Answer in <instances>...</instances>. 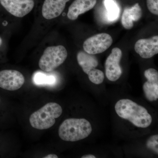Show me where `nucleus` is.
<instances>
[{
    "label": "nucleus",
    "mask_w": 158,
    "mask_h": 158,
    "mask_svg": "<svg viewBox=\"0 0 158 158\" xmlns=\"http://www.w3.org/2000/svg\"><path fill=\"white\" fill-rule=\"evenodd\" d=\"M92 131L91 124L87 119L69 118L60 125L59 135L63 141L74 142L87 138Z\"/></svg>",
    "instance_id": "nucleus-2"
},
{
    "label": "nucleus",
    "mask_w": 158,
    "mask_h": 158,
    "mask_svg": "<svg viewBox=\"0 0 158 158\" xmlns=\"http://www.w3.org/2000/svg\"><path fill=\"white\" fill-rule=\"evenodd\" d=\"M0 102H1V99H0Z\"/></svg>",
    "instance_id": "nucleus-22"
},
{
    "label": "nucleus",
    "mask_w": 158,
    "mask_h": 158,
    "mask_svg": "<svg viewBox=\"0 0 158 158\" xmlns=\"http://www.w3.org/2000/svg\"><path fill=\"white\" fill-rule=\"evenodd\" d=\"M67 56L68 52L63 46L48 47L40 59V68L45 72L53 71L65 62Z\"/></svg>",
    "instance_id": "nucleus-4"
},
{
    "label": "nucleus",
    "mask_w": 158,
    "mask_h": 158,
    "mask_svg": "<svg viewBox=\"0 0 158 158\" xmlns=\"http://www.w3.org/2000/svg\"><path fill=\"white\" fill-rule=\"evenodd\" d=\"M115 109L119 117L128 120L137 127L145 128L152 122V117L145 108L128 99L118 101Z\"/></svg>",
    "instance_id": "nucleus-1"
},
{
    "label": "nucleus",
    "mask_w": 158,
    "mask_h": 158,
    "mask_svg": "<svg viewBox=\"0 0 158 158\" xmlns=\"http://www.w3.org/2000/svg\"><path fill=\"white\" fill-rule=\"evenodd\" d=\"M144 77L147 79L143 85L145 97L149 101H156L158 98V72L154 69H146Z\"/></svg>",
    "instance_id": "nucleus-10"
},
{
    "label": "nucleus",
    "mask_w": 158,
    "mask_h": 158,
    "mask_svg": "<svg viewBox=\"0 0 158 158\" xmlns=\"http://www.w3.org/2000/svg\"><path fill=\"white\" fill-rule=\"evenodd\" d=\"M25 81L24 77L18 71L6 69L0 71V88L3 89L10 91L18 90Z\"/></svg>",
    "instance_id": "nucleus-9"
},
{
    "label": "nucleus",
    "mask_w": 158,
    "mask_h": 158,
    "mask_svg": "<svg viewBox=\"0 0 158 158\" xmlns=\"http://www.w3.org/2000/svg\"><path fill=\"white\" fill-rule=\"evenodd\" d=\"M135 49L143 59L152 58L158 53V36L138 40L135 44Z\"/></svg>",
    "instance_id": "nucleus-11"
},
{
    "label": "nucleus",
    "mask_w": 158,
    "mask_h": 158,
    "mask_svg": "<svg viewBox=\"0 0 158 158\" xmlns=\"http://www.w3.org/2000/svg\"><path fill=\"white\" fill-rule=\"evenodd\" d=\"M148 9L152 14L158 15V0H147Z\"/></svg>",
    "instance_id": "nucleus-18"
},
{
    "label": "nucleus",
    "mask_w": 158,
    "mask_h": 158,
    "mask_svg": "<svg viewBox=\"0 0 158 158\" xmlns=\"http://www.w3.org/2000/svg\"><path fill=\"white\" fill-rule=\"evenodd\" d=\"M77 60L83 71L88 75L90 81L95 85H100L103 83L104 74L101 70L95 68L98 62L95 56L80 51L77 54Z\"/></svg>",
    "instance_id": "nucleus-5"
},
{
    "label": "nucleus",
    "mask_w": 158,
    "mask_h": 158,
    "mask_svg": "<svg viewBox=\"0 0 158 158\" xmlns=\"http://www.w3.org/2000/svg\"><path fill=\"white\" fill-rule=\"evenodd\" d=\"M0 4L9 13L18 18L28 14L35 6L34 0H0Z\"/></svg>",
    "instance_id": "nucleus-7"
},
{
    "label": "nucleus",
    "mask_w": 158,
    "mask_h": 158,
    "mask_svg": "<svg viewBox=\"0 0 158 158\" xmlns=\"http://www.w3.org/2000/svg\"><path fill=\"white\" fill-rule=\"evenodd\" d=\"M62 109L56 103L50 102L32 113L30 123L32 127L38 130L48 129L56 123V119L62 115Z\"/></svg>",
    "instance_id": "nucleus-3"
},
{
    "label": "nucleus",
    "mask_w": 158,
    "mask_h": 158,
    "mask_svg": "<svg viewBox=\"0 0 158 158\" xmlns=\"http://www.w3.org/2000/svg\"><path fill=\"white\" fill-rule=\"evenodd\" d=\"M70 0H44L41 13L43 17L50 20L59 17L64 11L67 2Z\"/></svg>",
    "instance_id": "nucleus-12"
},
{
    "label": "nucleus",
    "mask_w": 158,
    "mask_h": 158,
    "mask_svg": "<svg viewBox=\"0 0 158 158\" xmlns=\"http://www.w3.org/2000/svg\"><path fill=\"white\" fill-rule=\"evenodd\" d=\"M97 0H74L69 8L67 17L71 20H75L80 15L93 9Z\"/></svg>",
    "instance_id": "nucleus-13"
},
{
    "label": "nucleus",
    "mask_w": 158,
    "mask_h": 158,
    "mask_svg": "<svg viewBox=\"0 0 158 158\" xmlns=\"http://www.w3.org/2000/svg\"><path fill=\"white\" fill-rule=\"evenodd\" d=\"M142 10L139 3H137L131 8L124 9L122 16V24L127 30L132 28L134 22L138 21L142 17Z\"/></svg>",
    "instance_id": "nucleus-14"
},
{
    "label": "nucleus",
    "mask_w": 158,
    "mask_h": 158,
    "mask_svg": "<svg viewBox=\"0 0 158 158\" xmlns=\"http://www.w3.org/2000/svg\"><path fill=\"white\" fill-rule=\"evenodd\" d=\"M82 158H95L96 157L93 155L89 154L86 155L82 156Z\"/></svg>",
    "instance_id": "nucleus-20"
},
{
    "label": "nucleus",
    "mask_w": 158,
    "mask_h": 158,
    "mask_svg": "<svg viewBox=\"0 0 158 158\" xmlns=\"http://www.w3.org/2000/svg\"><path fill=\"white\" fill-rule=\"evenodd\" d=\"M146 147L157 155L158 154V135L152 136L146 142Z\"/></svg>",
    "instance_id": "nucleus-17"
},
{
    "label": "nucleus",
    "mask_w": 158,
    "mask_h": 158,
    "mask_svg": "<svg viewBox=\"0 0 158 158\" xmlns=\"http://www.w3.org/2000/svg\"><path fill=\"white\" fill-rule=\"evenodd\" d=\"M113 42V38L110 34L101 33L94 35L86 40L83 44V48L86 52L96 55L107 50Z\"/></svg>",
    "instance_id": "nucleus-6"
},
{
    "label": "nucleus",
    "mask_w": 158,
    "mask_h": 158,
    "mask_svg": "<svg viewBox=\"0 0 158 158\" xmlns=\"http://www.w3.org/2000/svg\"><path fill=\"white\" fill-rule=\"evenodd\" d=\"M2 38H1V37H0V46L2 45Z\"/></svg>",
    "instance_id": "nucleus-21"
},
{
    "label": "nucleus",
    "mask_w": 158,
    "mask_h": 158,
    "mask_svg": "<svg viewBox=\"0 0 158 158\" xmlns=\"http://www.w3.org/2000/svg\"><path fill=\"white\" fill-rule=\"evenodd\" d=\"M33 81L38 85H54L56 81L54 75L47 74L41 72H37L34 74Z\"/></svg>",
    "instance_id": "nucleus-15"
},
{
    "label": "nucleus",
    "mask_w": 158,
    "mask_h": 158,
    "mask_svg": "<svg viewBox=\"0 0 158 158\" xmlns=\"http://www.w3.org/2000/svg\"><path fill=\"white\" fill-rule=\"evenodd\" d=\"M105 5L107 10L108 19L113 21L117 19L119 15V9L113 0H105Z\"/></svg>",
    "instance_id": "nucleus-16"
},
{
    "label": "nucleus",
    "mask_w": 158,
    "mask_h": 158,
    "mask_svg": "<svg viewBox=\"0 0 158 158\" xmlns=\"http://www.w3.org/2000/svg\"><path fill=\"white\" fill-rule=\"evenodd\" d=\"M58 156L54 154H49L48 155L45 156L44 158H58Z\"/></svg>",
    "instance_id": "nucleus-19"
},
{
    "label": "nucleus",
    "mask_w": 158,
    "mask_h": 158,
    "mask_svg": "<svg viewBox=\"0 0 158 158\" xmlns=\"http://www.w3.org/2000/svg\"><path fill=\"white\" fill-rule=\"evenodd\" d=\"M122 56L121 50L118 48L112 49L105 62L106 76L108 80L114 82L121 77L122 71L119 65Z\"/></svg>",
    "instance_id": "nucleus-8"
}]
</instances>
